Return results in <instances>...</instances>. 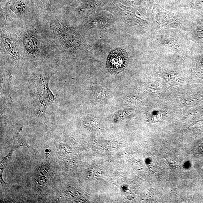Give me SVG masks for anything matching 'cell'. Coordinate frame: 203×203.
I'll use <instances>...</instances> for the list:
<instances>
[{
    "label": "cell",
    "instance_id": "obj_5",
    "mask_svg": "<svg viewBox=\"0 0 203 203\" xmlns=\"http://www.w3.org/2000/svg\"><path fill=\"white\" fill-rule=\"evenodd\" d=\"M18 142V144H17V145L15 146L14 145L13 146L14 149L18 148L19 147H21V146H27L28 148L31 149H32L34 151L32 147H30V146L27 143V142H26V141H25V140L19 139V140Z\"/></svg>",
    "mask_w": 203,
    "mask_h": 203
},
{
    "label": "cell",
    "instance_id": "obj_3",
    "mask_svg": "<svg viewBox=\"0 0 203 203\" xmlns=\"http://www.w3.org/2000/svg\"><path fill=\"white\" fill-rule=\"evenodd\" d=\"M2 40L4 46L9 53L12 57L16 58L17 56V50L10 39L7 36H4Z\"/></svg>",
    "mask_w": 203,
    "mask_h": 203
},
{
    "label": "cell",
    "instance_id": "obj_6",
    "mask_svg": "<svg viewBox=\"0 0 203 203\" xmlns=\"http://www.w3.org/2000/svg\"><path fill=\"white\" fill-rule=\"evenodd\" d=\"M14 146H13V147H12V149H11V151H10V153H9L7 155V156H6V158L8 159V160L10 161L11 160V158H12V153H13V152L14 151Z\"/></svg>",
    "mask_w": 203,
    "mask_h": 203
},
{
    "label": "cell",
    "instance_id": "obj_2",
    "mask_svg": "<svg viewBox=\"0 0 203 203\" xmlns=\"http://www.w3.org/2000/svg\"><path fill=\"white\" fill-rule=\"evenodd\" d=\"M23 43L25 49L29 54L35 55L38 52L39 45L38 40L35 36L31 35L25 36Z\"/></svg>",
    "mask_w": 203,
    "mask_h": 203
},
{
    "label": "cell",
    "instance_id": "obj_4",
    "mask_svg": "<svg viewBox=\"0 0 203 203\" xmlns=\"http://www.w3.org/2000/svg\"><path fill=\"white\" fill-rule=\"evenodd\" d=\"M26 4L21 1H15L10 6L11 10L17 14H23L26 11Z\"/></svg>",
    "mask_w": 203,
    "mask_h": 203
},
{
    "label": "cell",
    "instance_id": "obj_1",
    "mask_svg": "<svg viewBox=\"0 0 203 203\" xmlns=\"http://www.w3.org/2000/svg\"><path fill=\"white\" fill-rule=\"evenodd\" d=\"M128 54L124 49L118 48L112 50L107 58V67L111 74H117L121 72L128 65Z\"/></svg>",
    "mask_w": 203,
    "mask_h": 203
}]
</instances>
